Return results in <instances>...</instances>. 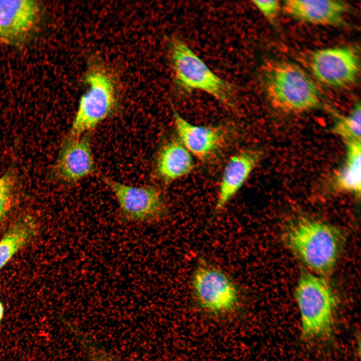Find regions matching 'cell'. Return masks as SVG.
Returning <instances> with one entry per match:
<instances>
[{"mask_svg": "<svg viewBox=\"0 0 361 361\" xmlns=\"http://www.w3.org/2000/svg\"><path fill=\"white\" fill-rule=\"evenodd\" d=\"M283 238L285 245L316 274H331L343 243L340 231L334 226L299 216L286 225Z\"/></svg>", "mask_w": 361, "mask_h": 361, "instance_id": "obj_1", "label": "cell"}, {"mask_svg": "<svg viewBox=\"0 0 361 361\" xmlns=\"http://www.w3.org/2000/svg\"><path fill=\"white\" fill-rule=\"evenodd\" d=\"M294 296L302 338L306 341L329 339L334 330L337 299L324 277L308 272L301 273Z\"/></svg>", "mask_w": 361, "mask_h": 361, "instance_id": "obj_2", "label": "cell"}, {"mask_svg": "<svg viewBox=\"0 0 361 361\" xmlns=\"http://www.w3.org/2000/svg\"><path fill=\"white\" fill-rule=\"evenodd\" d=\"M265 76L266 94L274 108L294 114L321 106L319 89L299 66L287 62H277L269 66Z\"/></svg>", "mask_w": 361, "mask_h": 361, "instance_id": "obj_3", "label": "cell"}, {"mask_svg": "<svg viewBox=\"0 0 361 361\" xmlns=\"http://www.w3.org/2000/svg\"><path fill=\"white\" fill-rule=\"evenodd\" d=\"M168 44L174 83L178 91L186 94L201 90L228 107L234 106L235 88L231 84L212 72L180 39L172 37Z\"/></svg>", "mask_w": 361, "mask_h": 361, "instance_id": "obj_4", "label": "cell"}, {"mask_svg": "<svg viewBox=\"0 0 361 361\" xmlns=\"http://www.w3.org/2000/svg\"><path fill=\"white\" fill-rule=\"evenodd\" d=\"M88 86L81 97L68 136H79L96 128L114 111L117 103L113 77L103 66L93 65L84 78Z\"/></svg>", "mask_w": 361, "mask_h": 361, "instance_id": "obj_5", "label": "cell"}, {"mask_svg": "<svg viewBox=\"0 0 361 361\" xmlns=\"http://www.w3.org/2000/svg\"><path fill=\"white\" fill-rule=\"evenodd\" d=\"M191 285L197 303L206 312L224 315L239 306V291L232 278L205 260L199 261L193 273Z\"/></svg>", "mask_w": 361, "mask_h": 361, "instance_id": "obj_6", "label": "cell"}, {"mask_svg": "<svg viewBox=\"0 0 361 361\" xmlns=\"http://www.w3.org/2000/svg\"><path fill=\"white\" fill-rule=\"evenodd\" d=\"M100 176L115 197L120 216L125 222L153 223L167 215V206L159 189L153 186H131L104 175Z\"/></svg>", "mask_w": 361, "mask_h": 361, "instance_id": "obj_7", "label": "cell"}, {"mask_svg": "<svg viewBox=\"0 0 361 361\" xmlns=\"http://www.w3.org/2000/svg\"><path fill=\"white\" fill-rule=\"evenodd\" d=\"M309 64L313 76L320 83L332 88H348L359 78L360 51L353 45L319 49L312 53Z\"/></svg>", "mask_w": 361, "mask_h": 361, "instance_id": "obj_8", "label": "cell"}, {"mask_svg": "<svg viewBox=\"0 0 361 361\" xmlns=\"http://www.w3.org/2000/svg\"><path fill=\"white\" fill-rule=\"evenodd\" d=\"M175 129L179 141L188 150L204 162L216 160L230 143L232 128L225 124L204 126L192 124L173 109Z\"/></svg>", "mask_w": 361, "mask_h": 361, "instance_id": "obj_9", "label": "cell"}, {"mask_svg": "<svg viewBox=\"0 0 361 361\" xmlns=\"http://www.w3.org/2000/svg\"><path fill=\"white\" fill-rule=\"evenodd\" d=\"M53 169L58 179L68 183H75L93 173L95 163L89 137L67 136Z\"/></svg>", "mask_w": 361, "mask_h": 361, "instance_id": "obj_10", "label": "cell"}, {"mask_svg": "<svg viewBox=\"0 0 361 361\" xmlns=\"http://www.w3.org/2000/svg\"><path fill=\"white\" fill-rule=\"evenodd\" d=\"M40 9L33 0H0V42L23 44L38 23Z\"/></svg>", "mask_w": 361, "mask_h": 361, "instance_id": "obj_11", "label": "cell"}, {"mask_svg": "<svg viewBox=\"0 0 361 361\" xmlns=\"http://www.w3.org/2000/svg\"><path fill=\"white\" fill-rule=\"evenodd\" d=\"M262 155L257 149H245L233 155L224 168L213 214L217 215L244 185Z\"/></svg>", "mask_w": 361, "mask_h": 361, "instance_id": "obj_12", "label": "cell"}, {"mask_svg": "<svg viewBox=\"0 0 361 361\" xmlns=\"http://www.w3.org/2000/svg\"><path fill=\"white\" fill-rule=\"evenodd\" d=\"M284 11L290 16L314 25L341 26L350 9L346 2L340 0H286Z\"/></svg>", "mask_w": 361, "mask_h": 361, "instance_id": "obj_13", "label": "cell"}, {"mask_svg": "<svg viewBox=\"0 0 361 361\" xmlns=\"http://www.w3.org/2000/svg\"><path fill=\"white\" fill-rule=\"evenodd\" d=\"M195 167L191 153L179 140L171 139L165 142L159 149L155 170L158 177L168 184L188 175Z\"/></svg>", "mask_w": 361, "mask_h": 361, "instance_id": "obj_14", "label": "cell"}, {"mask_svg": "<svg viewBox=\"0 0 361 361\" xmlns=\"http://www.w3.org/2000/svg\"><path fill=\"white\" fill-rule=\"evenodd\" d=\"M360 141L344 142L345 160L333 180V189L335 192L352 194L358 198L361 191Z\"/></svg>", "mask_w": 361, "mask_h": 361, "instance_id": "obj_15", "label": "cell"}, {"mask_svg": "<svg viewBox=\"0 0 361 361\" xmlns=\"http://www.w3.org/2000/svg\"><path fill=\"white\" fill-rule=\"evenodd\" d=\"M36 224L32 218L16 221L0 241V270L35 236Z\"/></svg>", "mask_w": 361, "mask_h": 361, "instance_id": "obj_16", "label": "cell"}, {"mask_svg": "<svg viewBox=\"0 0 361 361\" xmlns=\"http://www.w3.org/2000/svg\"><path fill=\"white\" fill-rule=\"evenodd\" d=\"M331 132L344 142L361 141V107L355 104L349 113L338 116L331 128Z\"/></svg>", "mask_w": 361, "mask_h": 361, "instance_id": "obj_17", "label": "cell"}, {"mask_svg": "<svg viewBox=\"0 0 361 361\" xmlns=\"http://www.w3.org/2000/svg\"><path fill=\"white\" fill-rule=\"evenodd\" d=\"M15 182V174L12 170L8 171L0 177V222L11 209Z\"/></svg>", "mask_w": 361, "mask_h": 361, "instance_id": "obj_18", "label": "cell"}, {"mask_svg": "<svg viewBox=\"0 0 361 361\" xmlns=\"http://www.w3.org/2000/svg\"><path fill=\"white\" fill-rule=\"evenodd\" d=\"M252 2L269 22H274L281 9L279 1H253Z\"/></svg>", "mask_w": 361, "mask_h": 361, "instance_id": "obj_19", "label": "cell"}, {"mask_svg": "<svg viewBox=\"0 0 361 361\" xmlns=\"http://www.w3.org/2000/svg\"><path fill=\"white\" fill-rule=\"evenodd\" d=\"M88 352L90 361H116L106 353L93 346L88 347Z\"/></svg>", "mask_w": 361, "mask_h": 361, "instance_id": "obj_20", "label": "cell"}, {"mask_svg": "<svg viewBox=\"0 0 361 361\" xmlns=\"http://www.w3.org/2000/svg\"><path fill=\"white\" fill-rule=\"evenodd\" d=\"M4 316V307L2 303L0 301V323Z\"/></svg>", "mask_w": 361, "mask_h": 361, "instance_id": "obj_21", "label": "cell"}]
</instances>
